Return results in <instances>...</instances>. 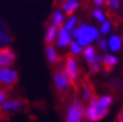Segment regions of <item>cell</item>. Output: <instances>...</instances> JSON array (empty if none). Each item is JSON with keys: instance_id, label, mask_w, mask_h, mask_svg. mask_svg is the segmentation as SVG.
<instances>
[{"instance_id": "5", "label": "cell", "mask_w": 123, "mask_h": 122, "mask_svg": "<svg viewBox=\"0 0 123 122\" xmlns=\"http://www.w3.org/2000/svg\"><path fill=\"white\" fill-rule=\"evenodd\" d=\"M65 69L70 76L71 80L78 92V82H79V66L77 63V59L74 54L67 53L65 56Z\"/></svg>"}, {"instance_id": "15", "label": "cell", "mask_w": 123, "mask_h": 122, "mask_svg": "<svg viewBox=\"0 0 123 122\" xmlns=\"http://www.w3.org/2000/svg\"><path fill=\"white\" fill-rule=\"evenodd\" d=\"M63 20H64V17L62 15V13H61L60 11L56 10L54 11L52 15H51V24L52 25H54L55 27H57L58 29L62 27V24H63Z\"/></svg>"}, {"instance_id": "7", "label": "cell", "mask_w": 123, "mask_h": 122, "mask_svg": "<svg viewBox=\"0 0 123 122\" xmlns=\"http://www.w3.org/2000/svg\"><path fill=\"white\" fill-rule=\"evenodd\" d=\"M16 53L10 47H0V68H8L14 64Z\"/></svg>"}, {"instance_id": "28", "label": "cell", "mask_w": 123, "mask_h": 122, "mask_svg": "<svg viewBox=\"0 0 123 122\" xmlns=\"http://www.w3.org/2000/svg\"><path fill=\"white\" fill-rule=\"evenodd\" d=\"M93 2L98 6V7H101L105 3V0H93Z\"/></svg>"}, {"instance_id": "6", "label": "cell", "mask_w": 123, "mask_h": 122, "mask_svg": "<svg viewBox=\"0 0 123 122\" xmlns=\"http://www.w3.org/2000/svg\"><path fill=\"white\" fill-rule=\"evenodd\" d=\"M53 82H54L55 89L58 92L59 96L60 97L67 96L70 86L68 82L66 81V79L63 77V75L61 74V72L58 68L53 70Z\"/></svg>"}, {"instance_id": "3", "label": "cell", "mask_w": 123, "mask_h": 122, "mask_svg": "<svg viewBox=\"0 0 123 122\" xmlns=\"http://www.w3.org/2000/svg\"><path fill=\"white\" fill-rule=\"evenodd\" d=\"M84 111L83 103L77 98H73L67 107L65 122H84Z\"/></svg>"}, {"instance_id": "13", "label": "cell", "mask_w": 123, "mask_h": 122, "mask_svg": "<svg viewBox=\"0 0 123 122\" xmlns=\"http://www.w3.org/2000/svg\"><path fill=\"white\" fill-rule=\"evenodd\" d=\"M79 7V3L77 1H63L61 4V8H62L67 16H73L74 11Z\"/></svg>"}, {"instance_id": "10", "label": "cell", "mask_w": 123, "mask_h": 122, "mask_svg": "<svg viewBox=\"0 0 123 122\" xmlns=\"http://www.w3.org/2000/svg\"><path fill=\"white\" fill-rule=\"evenodd\" d=\"M101 62H102V65H103V69L106 73H110L113 69L115 65L117 64L118 60L115 56L113 55H110V54H106L104 55L103 58L101 59Z\"/></svg>"}, {"instance_id": "17", "label": "cell", "mask_w": 123, "mask_h": 122, "mask_svg": "<svg viewBox=\"0 0 123 122\" xmlns=\"http://www.w3.org/2000/svg\"><path fill=\"white\" fill-rule=\"evenodd\" d=\"M112 102H113L112 97L109 95H104V96L100 97V98H98V105L101 108L109 109V107L112 104Z\"/></svg>"}, {"instance_id": "8", "label": "cell", "mask_w": 123, "mask_h": 122, "mask_svg": "<svg viewBox=\"0 0 123 122\" xmlns=\"http://www.w3.org/2000/svg\"><path fill=\"white\" fill-rule=\"evenodd\" d=\"M81 86L83 90V99L85 101H90L93 97L96 96L95 88L93 86V84L90 82L87 76H84L81 79Z\"/></svg>"}, {"instance_id": "19", "label": "cell", "mask_w": 123, "mask_h": 122, "mask_svg": "<svg viewBox=\"0 0 123 122\" xmlns=\"http://www.w3.org/2000/svg\"><path fill=\"white\" fill-rule=\"evenodd\" d=\"M69 46H70V49H71V53L72 54H76V55H78V54L81 53V47H80V45L77 43V42L70 41Z\"/></svg>"}, {"instance_id": "24", "label": "cell", "mask_w": 123, "mask_h": 122, "mask_svg": "<svg viewBox=\"0 0 123 122\" xmlns=\"http://www.w3.org/2000/svg\"><path fill=\"white\" fill-rule=\"evenodd\" d=\"M93 16L99 22H104V19H105V18H104V14L102 13V11L100 9H95L93 11Z\"/></svg>"}, {"instance_id": "9", "label": "cell", "mask_w": 123, "mask_h": 122, "mask_svg": "<svg viewBox=\"0 0 123 122\" xmlns=\"http://www.w3.org/2000/svg\"><path fill=\"white\" fill-rule=\"evenodd\" d=\"M83 56L89 65L101 62V58L96 55L95 48L93 46H86L85 49H83Z\"/></svg>"}, {"instance_id": "25", "label": "cell", "mask_w": 123, "mask_h": 122, "mask_svg": "<svg viewBox=\"0 0 123 122\" xmlns=\"http://www.w3.org/2000/svg\"><path fill=\"white\" fill-rule=\"evenodd\" d=\"M100 70V64L99 63H95L90 65V72L92 74H95V73H98Z\"/></svg>"}, {"instance_id": "1", "label": "cell", "mask_w": 123, "mask_h": 122, "mask_svg": "<svg viewBox=\"0 0 123 122\" xmlns=\"http://www.w3.org/2000/svg\"><path fill=\"white\" fill-rule=\"evenodd\" d=\"M71 35L77 39V43L80 46H86L95 39H99V32L93 26H87L83 24L74 28L71 31Z\"/></svg>"}, {"instance_id": "18", "label": "cell", "mask_w": 123, "mask_h": 122, "mask_svg": "<svg viewBox=\"0 0 123 122\" xmlns=\"http://www.w3.org/2000/svg\"><path fill=\"white\" fill-rule=\"evenodd\" d=\"M75 25H76V17L75 16H71L69 18V20L66 22V24L63 27L69 32V31H72V30L75 28Z\"/></svg>"}, {"instance_id": "21", "label": "cell", "mask_w": 123, "mask_h": 122, "mask_svg": "<svg viewBox=\"0 0 123 122\" xmlns=\"http://www.w3.org/2000/svg\"><path fill=\"white\" fill-rule=\"evenodd\" d=\"M8 92H9V91L5 90V89H3V88H0V106H1L4 102L7 101Z\"/></svg>"}, {"instance_id": "23", "label": "cell", "mask_w": 123, "mask_h": 122, "mask_svg": "<svg viewBox=\"0 0 123 122\" xmlns=\"http://www.w3.org/2000/svg\"><path fill=\"white\" fill-rule=\"evenodd\" d=\"M105 2L113 10H118L119 7H120V1L119 0H105Z\"/></svg>"}, {"instance_id": "26", "label": "cell", "mask_w": 123, "mask_h": 122, "mask_svg": "<svg viewBox=\"0 0 123 122\" xmlns=\"http://www.w3.org/2000/svg\"><path fill=\"white\" fill-rule=\"evenodd\" d=\"M99 46L102 50H106L107 49V41L104 40V39H101L99 41Z\"/></svg>"}, {"instance_id": "14", "label": "cell", "mask_w": 123, "mask_h": 122, "mask_svg": "<svg viewBox=\"0 0 123 122\" xmlns=\"http://www.w3.org/2000/svg\"><path fill=\"white\" fill-rule=\"evenodd\" d=\"M57 30H58V28L52 25V24H50V25L47 27L46 33H45V43L46 44L54 43L55 37H56V35H57Z\"/></svg>"}, {"instance_id": "20", "label": "cell", "mask_w": 123, "mask_h": 122, "mask_svg": "<svg viewBox=\"0 0 123 122\" xmlns=\"http://www.w3.org/2000/svg\"><path fill=\"white\" fill-rule=\"evenodd\" d=\"M11 42V37L8 33H5L3 31H0V43L1 44H7Z\"/></svg>"}, {"instance_id": "12", "label": "cell", "mask_w": 123, "mask_h": 122, "mask_svg": "<svg viewBox=\"0 0 123 122\" xmlns=\"http://www.w3.org/2000/svg\"><path fill=\"white\" fill-rule=\"evenodd\" d=\"M45 48H46V57H47L48 62L52 66L57 65L59 58H58V55H57L56 50H55L53 44H46Z\"/></svg>"}, {"instance_id": "11", "label": "cell", "mask_w": 123, "mask_h": 122, "mask_svg": "<svg viewBox=\"0 0 123 122\" xmlns=\"http://www.w3.org/2000/svg\"><path fill=\"white\" fill-rule=\"evenodd\" d=\"M70 34L67 30L62 26L59 28L58 31V37H57V45L59 47H65L67 45H69L70 43Z\"/></svg>"}, {"instance_id": "29", "label": "cell", "mask_w": 123, "mask_h": 122, "mask_svg": "<svg viewBox=\"0 0 123 122\" xmlns=\"http://www.w3.org/2000/svg\"><path fill=\"white\" fill-rule=\"evenodd\" d=\"M64 1H76V0H64Z\"/></svg>"}, {"instance_id": "2", "label": "cell", "mask_w": 123, "mask_h": 122, "mask_svg": "<svg viewBox=\"0 0 123 122\" xmlns=\"http://www.w3.org/2000/svg\"><path fill=\"white\" fill-rule=\"evenodd\" d=\"M109 112V109L101 108L98 105V97L95 96L89 101V105L84 111L85 122H98L103 119Z\"/></svg>"}, {"instance_id": "22", "label": "cell", "mask_w": 123, "mask_h": 122, "mask_svg": "<svg viewBox=\"0 0 123 122\" xmlns=\"http://www.w3.org/2000/svg\"><path fill=\"white\" fill-rule=\"evenodd\" d=\"M110 29H111V25H110V22L109 21H104L102 22V25L100 27L101 30V33L103 34H108L110 32Z\"/></svg>"}, {"instance_id": "16", "label": "cell", "mask_w": 123, "mask_h": 122, "mask_svg": "<svg viewBox=\"0 0 123 122\" xmlns=\"http://www.w3.org/2000/svg\"><path fill=\"white\" fill-rule=\"evenodd\" d=\"M122 45V40L119 36L113 35L109 39V47L112 51H118Z\"/></svg>"}, {"instance_id": "4", "label": "cell", "mask_w": 123, "mask_h": 122, "mask_svg": "<svg viewBox=\"0 0 123 122\" xmlns=\"http://www.w3.org/2000/svg\"><path fill=\"white\" fill-rule=\"evenodd\" d=\"M18 83L17 71L10 68H0V88L10 91Z\"/></svg>"}, {"instance_id": "27", "label": "cell", "mask_w": 123, "mask_h": 122, "mask_svg": "<svg viewBox=\"0 0 123 122\" xmlns=\"http://www.w3.org/2000/svg\"><path fill=\"white\" fill-rule=\"evenodd\" d=\"M117 122H123V108L119 111L117 115Z\"/></svg>"}]
</instances>
